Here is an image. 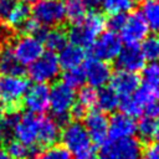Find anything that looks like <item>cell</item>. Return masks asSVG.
Masks as SVG:
<instances>
[{
  "label": "cell",
  "instance_id": "cell-10",
  "mask_svg": "<svg viewBox=\"0 0 159 159\" xmlns=\"http://www.w3.org/2000/svg\"><path fill=\"white\" fill-rule=\"evenodd\" d=\"M50 87L46 83H35L29 86L24 97V107L31 114H42L48 108Z\"/></svg>",
  "mask_w": 159,
  "mask_h": 159
},
{
  "label": "cell",
  "instance_id": "cell-17",
  "mask_svg": "<svg viewBox=\"0 0 159 159\" xmlns=\"http://www.w3.org/2000/svg\"><path fill=\"white\" fill-rule=\"evenodd\" d=\"M111 88L118 94V97H130L140 84V78L137 73L118 71L111 77Z\"/></svg>",
  "mask_w": 159,
  "mask_h": 159
},
{
  "label": "cell",
  "instance_id": "cell-27",
  "mask_svg": "<svg viewBox=\"0 0 159 159\" xmlns=\"http://www.w3.org/2000/svg\"><path fill=\"white\" fill-rule=\"evenodd\" d=\"M157 127H158L157 120L152 116H145V117H142L137 123L135 132H138V135L142 140L149 142L152 138L155 137Z\"/></svg>",
  "mask_w": 159,
  "mask_h": 159
},
{
  "label": "cell",
  "instance_id": "cell-1",
  "mask_svg": "<svg viewBox=\"0 0 159 159\" xmlns=\"http://www.w3.org/2000/svg\"><path fill=\"white\" fill-rule=\"evenodd\" d=\"M106 27V19L99 12H89L86 14V16L72 25L70 29L67 37L71 41V43L78 46V47H89L97 39L99 34L103 32Z\"/></svg>",
  "mask_w": 159,
  "mask_h": 159
},
{
  "label": "cell",
  "instance_id": "cell-35",
  "mask_svg": "<svg viewBox=\"0 0 159 159\" xmlns=\"http://www.w3.org/2000/svg\"><path fill=\"white\" fill-rule=\"evenodd\" d=\"M77 96H78V103H81L86 109L96 106L97 91L93 87H91V86L81 87V89H80Z\"/></svg>",
  "mask_w": 159,
  "mask_h": 159
},
{
  "label": "cell",
  "instance_id": "cell-40",
  "mask_svg": "<svg viewBox=\"0 0 159 159\" xmlns=\"http://www.w3.org/2000/svg\"><path fill=\"white\" fill-rule=\"evenodd\" d=\"M70 113H71V116L75 118V119H81V118H84V116H86V108L81 104V103H78V102H75L73 103V106H72V108H71V111H70Z\"/></svg>",
  "mask_w": 159,
  "mask_h": 159
},
{
  "label": "cell",
  "instance_id": "cell-24",
  "mask_svg": "<svg viewBox=\"0 0 159 159\" xmlns=\"http://www.w3.org/2000/svg\"><path fill=\"white\" fill-rule=\"evenodd\" d=\"M140 14L149 29L159 31V0H144Z\"/></svg>",
  "mask_w": 159,
  "mask_h": 159
},
{
  "label": "cell",
  "instance_id": "cell-22",
  "mask_svg": "<svg viewBox=\"0 0 159 159\" xmlns=\"http://www.w3.org/2000/svg\"><path fill=\"white\" fill-rule=\"evenodd\" d=\"M96 106L103 113L114 112L119 106V97L111 87H102L97 91Z\"/></svg>",
  "mask_w": 159,
  "mask_h": 159
},
{
  "label": "cell",
  "instance_id": "cell-28",
  "mask_svg": "<svg viewBox=\"0 0 159 159\" xmlns=\"http://www.w3.org/2000/svg\"><path fill=\"white\" fill-rule=\"evenodd\" d=\"M21 114L19 113L16 107H11V108H2V112L0 114V130L2 132V134L11 132L15 127V124L17 123V120L20 119Z\"/></svg>",
  "mask_w": 159,
  "mask_h": 159
},
{
  "label": "cell",
  "instance_id": "cell-38",
  "mask_svg": "<svg viewBox=\"0 0 159 159\" xmlns=\"http://www.w3.org/2000/svg\"><path fill=\"white\" fill-rule=\"evenodd\" d=\"M140 159H159V143L147 145V148L142 150Z\"/></svg>",
  "mask_w": 159,
  "mask_h": 159
},
{
  "label": "cell",
  "instance_id": "cell-18",
  "mask_svg": "<svg viewBox=\"0 0 159 159\" xmlns=\"http://www.w3.org/2000/svg\"><path fill=\"white\" fill-rule=\"evenodd\" d=\"M60 124L51 117L39 118V133L37 142L42 147H52L60 140Z\"/></svg>",
  "mask_w": 159,
  "mask_h": 159
},
{
  "label": "cell",
  "instance_id": "cell-3",
  "mask_svg": "<svg viewBox=\"0 0 159 159\" xmlns=\"http://www.w3.org/2000/svg\"><path fill=\"white\" fill-rule=\"evenodd\" d=\"M76 102L75 89L65 84L63 82H57L50 88L48 97V108L51 109L55 120L61 125L67 123L68 113Z\"/></svg>",
  "mask_w": 159,
  "mask_h": 159
},
{
  "label": "cell",
  "instance_id": "cell-36",
  "mask_svg": "<svg viewBox=\"0 0 159 159\" xmlns=\"http://www.w3.org/2000/svg\"><path fill=\"white\" fill-rule=\"evenodd\" d=\"M21 30L24 31L25 35L35 36V37L40 39L41 41H42V39H43V36H45V34H46V31H47L45 26L40 25V24H39L36 20H34V19H29V20L22 25Z\"/></svg>",
  "mask_w": 159,
  "mask_h": 159
},
{
  "label": "cell",
  "instance_id": "cell-34",
  "mask_svg": "<svg viewBox=\"0 0 159 159\" xmlns=\"http://www.w3.org/2000/svg\"><path fill=\"white\" fill-rule=\"evenodd\" d=\"M35 159H71V154L63 147L52 145L41 153H37Z\"/></svg>",
  "mask_w": 159,
  "mask_h": 159
},
{
  "label": "cell",
  "instance_id": "cell-33",
  "mask_svg": "<svg viewBox=\"0 0 159 159\" xmlns=\"http://www.w3.org/2000/svg\"><path fill=\"white\" fill-rule=\"evenodd\" d=\"M143 83L144 86L159 91V65L150 63L143 68Z\"/></svg>",
  "mask_w": 159,
  "mask_h": 159
},
{
  "label": "cell",
  "instance_id": "cell-32",
  "mask_svg": "<svg viewBox=\"0 0 159 159\" xmlns=\"http://www.w3.org/2000/svg\"><path fill=\"white\" fill-rule=\"evenodd\" d=\"M63 78V83L67 84L71 88H80L83 86V83L86 82V77H84V71L83 68L78 67H73V68H68L66 70V72L62 76Z\"/></svg>",
  "mask_w": 159,
  "mask_h": 159
},
{
  "label": "cell",
  "instance_id": "cell-30",
  "mask_svg": "<svg viewBox=\"0 0 159 159\" xmlns=\"http://www.w3.org/2000/svg\"><path fill=\"white\" fill-rule=\"evenodd\" d=\"M7 154L12 159H26L36 152V147H27L19 140H10L6 147Z\"/></svg>",
  "mask_w": 159,
  "mask_h": 159
},
{
  "label": "cell",
  "instance_id": "cell-6",
  "mask_svg": "<svg viewBox=\"0 0 159 159\" xmlns=\"http://www.w3.org/2000/svg\"><path fill=\"white\" fill-rule=\"evenodd\" d=\"M27 87L29 82L22 76L0 73V106L2 108L16 107Z\"/></svg>",
  "mask_w": 159,
  "mask_h": 159
},
{
  "label": "cell",
  "instance_id": "cell-37",
  "mask_svg": "<svg viewBox=\"0 0 159 159\" xmlns=\"http://www.w3.org/2000/svg\"><path fill=\"white\" fill-rule=\"evenodd\" d=\"M125 14H112L109 16V19L106 21V26L109 27L111 31H120L122 26L124 25V21H125Z\"/></svg>",
  "mask_w": 159,
  "mask_h": 159
},
{
  "label": "cell",
  "instance_id": "cell-29",
  "mask_svg": "<svg viewBox=\"0 0 159 159\" xmlns=\"http://www.w3.org/2000/svg\"><path fill=\"white\" fill-rule=\"evenodd\" d=\"M140 50L145 60L152 62L159 60V36L158 35L147 36L142 42Z\"/></svg>",
  "mask_w": 159,
  "mask_h": 159
},
{
  "label": "cell",
  "instance_id": "cell-16",
  "mask_svg": "<svg viewBox=\"0 0 159 159\" xmlns=\"http://www.w3.org/2000/svg\"><path fill=\"white\" fill-rule=\"evenodd\" d=\"M137 122L125 113H114L108 119V135L111 139H123L134 135Z\"/></svg>",
  "mask_w": 159,
  "mask_h": 159
},
{
  "label": "cell",
  "instance_id": "cell-20",
  "mask_svg": "<svg viewBox=\"0 0 159 159\" xmlns=\"http://www.w3.org/2000/svg\"><path fill=\"white\" fill-rule=\"evenodd\" d=\"M58 63L61 68L68 70V68H73V67H78L83 60H84V51L82 47H78L73 43L71 45H66L62 50L58 51Z\"/></svg>",
  "mask_w": 159,
  "mask_h": 159
},
{
  "label": "cell",
  "instance_id": "cell-23",
  "mask_svg": "<svg viewBox=\"0 0 159 159\" xmlns=\"http://www.w3.org/2000/svg\"><path fill=\"white\" fill-rule=\"evenodd\" d=\"M31 10L27 4L25 2H15L12 9L10 10L7 17L5 19V22L11 29H21L22 25L30 19Z\"/></svg>",
  "mask_w": 159,
  "mask_h": 159
},
{
  "label": "cell",
  "instance_id": "cell-5",
  "mask_svg": "<svg viewBox=\"0 0 159 159\" xmlns=\"http://www.w3.org/2000/svg\"><path fill=\"white\" fill-rule=\"evenodd\" d=\"M31 15L40 25L55 27L66 20L63 2L58 0H39L31 9Z\"/></svg>",
  "mask_w": 159,
  "mask_h": 159
},
{
  "label": "cell",
  "instance_id": "cell-44",
  "mask_svg": "<svg viewBox=\"0 0 159 159\" xmlns=\"http://www.w3.org/2000/svg\"><path fill=\"white\" fill-rule=\"evenodd\" d=\"M155 137H157V139L159 140V123H158V127H157V133H155Z\"/></svg>",
  "mask_w": 159,
  "mask_h": 159
},
{
  "label": "cell",
  "instance_id": "cell-14",
  "mask_svg": "<svg viewBox=\"0 0 159 159\" xmlns=\"http://www.w3.org/2000/svg\"><path fill=\"white\" fill-rule=\"evenodd\" d=\"M83 71H84L86 82H88V84L93 88L104 87L112 77L111 66L107 62L97 60V58L88 60L84 63Z\"/></svg>",
  "mask_w": 159,
  "mask_h": 159
},
{
  "label": "cell",
  "instance_id": "cell-8",
  "mask_svg": "<svg viewBox=\"0 0 159 159\" xmlns=\"http://www.w3.org/2000/svg\"><path fill=\"white\" fill-rule=\"evenodd\" d=\"M11 50L21 66H30L43 53V43L35 36L22 35L15 40Z\"/></svg>",
  "mask_w": 159,
  "mask_h": 159
},
{
  "label": "cell",
  "instance_id": "cell-13",
  "mask_svg": "<svg viewBox=\"0 0 159 159\" xmlns=\"http://www.w3.org/2000/svg\"><path fill=\"white\" fill-rule=\"evenodd\" d=\"M116 65L120 71L137 73L142 71L145 66V58L138 45L127 43L120 48L118 56L116 57Z\"/></svg>",
  "mask_w": 159,
  "mask_h": 159
},
{
  "label": "cell",
  "instance_id": "cell-42",
  "mask_svg": "<svg viewBox=\"0 0 159 159\" xmlns=\"http://www.w3.org/2000/svg\"><path fill=\"white\" fill-rule=\"evenodd\" d=\"M0 159H12V158L7 154V152H6V150L0 149Z\"/></svg>",
  "mask_w": 159,
  "mask_h": 159
},
{
  "label": "cell",
  "instance_id": "cell-45",
  "mask_svg": "<svg viewBox=\"0 0 159 159\" xmlns=\"http://www.w3.org/2000/svg\"><path fill=\"white\" fill-rule=\"evenodd\" d=\"M20 2H25V4H29V2H32V1H35V0H19Z\"/></svg>",
  "mask_w": 159,
  "mask_h": 159
},
{
  "label": "cell",
  "instance_id": "cell-15",
  "mask_svg": "<svg viewBox=\"0 0 159 159\" xmlns=\"http://www.w3.org/2000/svg\"><path fill=\"white\" fill-rule=\"evenodd\" d=\"M84 128L91 138L97 144H103L108 135V118L101 111H91L84 116Z\"/></svg>",
  "mask_w": 159,
  "mask_h": 159
},
{
  "label": "cell",
  "instance_id": "cell-11",
  "mask_svg": "<svg viewBox=\"0 0 159 159\" xmlns=\"http://www.w3.org/2000/svg\"><path fill=\"white\" fill-rule=\"evenodd\" d=\"M149 32V27L140 11H134L125 16L124 25L120 29V39L129 45H137L143 41Z\"/></svg>",
  "mask_w": 159,
  "mask_h": 159
},
{
  "label": "cell",
  "instance_id": "cell-46",
  "mask_svg": "<svg viewBox=\"0 0 159 159\" xmlns=\"http://www.w3.org/2000/svg\"><path fill=\"white\" fill-rule=\"evenodd\" d=\"M2 138H4V134H2V132L0 130V144H1V142H2Z\"/></svg>",
  "mask_w": 159,
  "mask_h": 159
},
{
  "label": "cell",
  "instance_id": "cell-9",
  "mask_svg": "<svg viewBox=\"0 0 159 159\" xmlns=\"http://www.w3.org/2000/svg\"><path fill=\"white\" fill-rule=\"evenodd\" d=\"M91 47L94 58L104 62L112 61L116 60L122 48V39L114 31L109 30L99 34V37L94 40Z\"/></svg>",
  "mask_w": 159,
  "mask_h": 159
},
{
  "label": "cell",
  "instance_id": "cell-7",
  "mask_svg": "<svg viewBox=\"0 0 159 159\" xmlns=\"http://www.w3.org/2000/svg\"><path fill=\"white\" fill-rule=\"evenodd\" d=\"M60 63L53 52H43L35 62L29 66L27 75L35 83H48L60 75Z\"/></svg>",
  "mask_w": 159,
  "mask_h": 159
},
{
  "label": "cell",
  "instance_id": "cell-2",
  "mask_svg": "<svg viewBox=\"0 0 159 159\" xmlns=\"http://www.w3.org/2000/svg\"><path fill=\"white\" fill-rule=\"evenodd\" d=\"M63 148L73 154L77 159H94L92 140L80 122H71L65 125L60 135Z\"/></svg>",
  "mask_w": 159,
  "mask_h": 159
},
{
  "label": "cell",
  "instance_id": "cell-21",
  "mask_svg": "<svg viewBox=\"0 0 159 159\" xmlns=\"http://www.w3.org/2000/svg\"><path fill=\"white\" fill-rule=\"evenodd\" d=\"M0 73L12 76H22L24 73V66L19 63L10 46L0 48Z\"/></svg>",
  "mask_w": 159,
  "mask_h": 159
},
{
  "label": "cell",
  "instance_id": "cell-31",
  "mask_svg": "<svg viewBox=\"0 0 159 159\" xmlns=\"http://www.w3.org/2000/svg\"><path fill=\"white\" fill-rule=\"evenodd\" d=\"M101 5L108 14H125L134 6L133 0H101Z\"/></svg>",
  "mask_w": 159,
  "mask_h": 159
},
{
  "label": "cell",
  "instance_id": "cell-12",
  "mask_svg": "<svg viewBox=\"0 0 159 159\" xmlns=\"http://www.w3.org/2000/svg\"><path fill=\"white\" fill-rule=\"evenodd\" d=\"M39 133V117L27 113L20 117L12 129V134L16 140L27 147H36Z\"/></svg>",
  "mask_w": 159,
  "mask_h": 159
},
{
  "label": "cell",
  "instance_id": "cell-41",
  "mask_svg": "<svg viewBox=\"0 0 159 159\" xmlns=\"http://www.w3.org/2000/svg\"><path fill=\"white\" fill-rule=\"evenodd\" d=\"M86 4H87V7L94 9L101 5V0H86Z\"/></svg>",
  "mask_w": 159,
  "mask_h": 159
},
{
  "label": "cell",
  "instance_id": "cell-19",
  "mask_svg": "<svg viewBox=\"0 0 159 159\" xmlns=\"http://www.w3.org/2000/svg\"><path fill=\"white\" fill-rule=\"evenodd\" d=\"M132 98L142 113L145 112L148 113V116H152L154 114L157 101L159 98V91H155L143 84L132 94Z\"/></svg>",
  "mask_w": 159,
  "mask_h": 159
},
{
  "label": "cell",
  "instance_id": "cell-25",
  "mask_svg": "<svg viewBox=\"0 0 159 159\" xmlns=\"http://www.w3.org/2000/svg\"><path fill=\"white\" fill-rule=\"evenodd\" d=\"M67 32L62 29H52L50 31H46L43 39H42V43L51 51H60L62 50L66 45H67Z\"/></svg>",
  "mask_w": 159,
  "mask_h": 159
},
{
  "label": "cell",
  "instance_id": "cell-26",
  "mask_svg": "<svg viewBox=\"0 0 159 159\" xmlns=\"http://www.w3.org/2000/svg\"><path fill=\"white\" fill-rule=\"evenodd\" d=\"M63 6L66 19H68L73 24L81 21L86 16L88 9L86 0H65Z\"/></svg>",
  "mask_w": 159,
  "mask_h": 159
},
{
  "label": "cell",
  "instance_id": "cell-4",
  "mask_svg": "<svg viewBox=\"0 0 159 159\" xmlns=\"http://www.w3.org/2000/svg\"><path fill=\"white\" fill-rule=\"evenodd\" d=\"M142 145L134 138L111 139L99 149L98 159H140Z\"/></svg>",
  "mask_w": 159,
  "mask_h": 159
},
{
  "label": "cell",
  "instance_id": "cell-43",
  "mask_svg": "<svg viewBox=\"0 0 159 159\" xmlns=\"http://www.w3.org/2000/svg\"><path fill=\"white\" fill-rule=\"evenodd\" d=\"M159 114V103H157V106H155V109H154V114Z\"/></svg>",
  "mask_w": 159,
  "mask_h": 159
},
{
  "label": "cell",
  "instance_id": "cell-39",
  "mask_svg": "<svg viewBox=\"0 0 159 159\" xmlns=\"http://www.w3.org/2000/svg\"><path fill=\"white\" fill-rule=\"evenodd\" d=\"M14 4L15 0H0V21H5Z\"/></svg>",
  "mask_w": 159,
  "mask_h": 159
}]
</instances>
